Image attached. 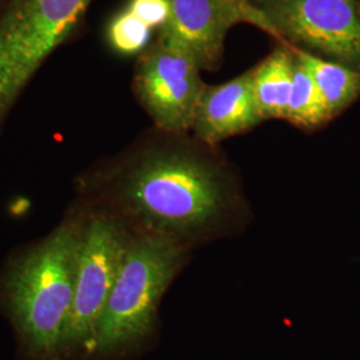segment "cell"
Masks as SVG:
<instances>
[{
    "mask_svg": "<svg viewBox=\"0 0 360 360\" xmlns=\"http://www.w3.org/2000/svg\"><path fill=\"white\" fill-rule=\"evenodd\" d=\"M102 168L96 178L141 232L183 245L217 231L240 200L229 159L188 134L158 129Z\"/></svg>",
    "mask_w": 360,
    "mask_h": 360,
    "instance_id": "cell-1",
    "label": "cell"
},
{
    "mask_svg": "<svg viewBox=\"0 0 360 360\" xmlns=\"http://www.w3.org/2000/svg\"><path fill=\"white\" fill-rule=\"evenodd\" d=\"M80 233L82 223L67 220L22 257L8 276L13 316L28 343L41 352L65 343Z\"/></svg>",
    "mask_w": 360,
    "mask_h": 360,
    "instance_id": "cell-2",
    "label": "cell"
},
{
    "mask_svg": "<svg viewBox=\"0 0 360 360\" xmlns=\"http://www.w3.org/2000/svg\"><path fill=\"white\" fill-rule=\"evenodd\" d=\"M183 257L184 245L172 236L158 232L129 236L90 349L110 351L147 334Z\"/></svg>",
    "mask_w": 360,
    "mask_h": 360,
    "instance_id": "cell-3",
    "label": "cell"
},
{
    "mask_svg": "<svg viewBox=\"0 0 360 360\" xmlns=\"http://www.w3.org/2000/svg\"><path fill=\"white\" fill-rule=\"evenodd\" d=\"M91 0H8L0 13V123L39 67L80 23Z\"/></svg>",
    "mask_w": 360,
    "mask_h": 360,
    "instance_id": "cell-4",
    "label": "cell"
},
{
    "mask_svg": "<svg viewBox=\"0 0 360 360\" xmlns=\"http://www.w3.org/2000/svg\"><path fill=\"white\" fill-rule=\"evenodd\" d=\"M122 223L95 212L82 223L74 302L65 342L91 348L129 242Z\"/></svg>",
    "mask_w": 360,
    "mask_h": 360,
    "instance_id": "cell-5",
    "label": "cell"
},
{
    "mask_svg": "<svg viewBox=\"0 0 360 360\" xmlns=\"http://www.w3.org/2000/svg\"><path fill=\"white\" fill-rule=\"evenodd\" d=\"M276 39L360 72L359 0H269Z\"/></svg>",
    "mask_w": 360,
    "mask_h": 360,
    "instance_id": "cell-6",
    "label": "cell"
},
{
    "mask_svg": "<svg viewBox=\"0 0 360 360\" xmlns=\"http://www.w3.org/2000/svg\"><path fill=\"white\" fill-rule=\"evenodd\" d=\"M200 71L190 52L160 37L141 53L134 90L156 129L191 132L196 105L206 87Z\"/></svg>",
    "mask_w": 360,
    "mask_h": 360,
    "instance_id": "cell-7",
    "label": "cell"
},
{
    "mask_svg": "<svg viewBox=\"0 0 360 360\" xmlns=\"http://www.w3.org/2000/svg\"><path fill=\"white\" fill-rule=\"evenodd\" d=\"M169 18L158 37L186 49L200 70L218 67L229 31L239 23L257 27L276 39L262 8L240 0H168Z\"/></svg>",
    "mask_w": 360,
    "mask_h": 360,
    "instance_id": "cell-8",
    "label": "cell"
},
{
    "mask_svg": "<svg viewBox=\"0 0 360 360\" xmlns=\"http://www.w3.org/2000/svg\"><path fill=\"white\" fill-rule=\"evenodd\" d=\"M263 122L254 96L252 71L248 70L227 83L206 84L196 105L191 132L199 141L218 146Z\"/></svg>",
    "mask_w": 360,
    "mask_h": 360,
    "instance_id": "cell-9",
    "label": "cell"
},
{
    "mask_svg": "<svg viewBox=\"0 0 360 360\" xmlns=\"http://www.w3.org/2000/svg\"><path fill=\"white\" fill-rule=\"evenodd\" d=\"M294 50L281 44L252 71V89L259 114L267 119H285L294 80Z\"/></svg>",
    "mask_w": 360,
    "mask_h": 360,
    "instance_id": "cell-10",
    "label": "cell"
},
{
    "mask_svg": "<svg viewBox=\"0 0 360 360\" xmlns=\"http://www.w3.org/2000/svg\"><path fill=\"white\" fill-rule=\"evenodd\" d=\"M292 49L296 59L304 65L322 92L331 119L359 98V71L294 46Z\"/></svg>",
    "mask_w": 360,
    "mask_h": 360,
    "instance_id": "cell-11",
    "label": "cell"
},
{
    "mask_svg": "<svg viewBox=\"0 0 360 360\" xmlns=\"http://www.w3.org/2000/svg\"><path fill=\"white\" fill-rule=\"evenodd\" d=\"M285 120L306 129H318L331 120L322 92L304 65L296 58L292 90Z\"/></svg>",
    "mask_w": 360,
    "mask_h": 360,
    "instance_id": "cell-12",
    "label": "cell"
},
{
    "mask_svg": "<svg viewBox=\"0 0 360 360\" xmlns=\"http://www.w3.org/2000/svg\"><path fill=\"white\" fill-rule=\"evenodd\" d=\"M151 34L153 30L127 8L114 16L107 28L108 43L123 55L142 53L148 47Z\"/></svg>",
    "mask_w": 360,
    "mask_h": 360,
    "instance_id": "cell-13",
    "label": "cell"
},
{
    "mask_svg": "<svg viewBox=\"0 0 360 360\" xmlns=\"http://www.w3.org/2000/svg\"><path fill=\"white\" fill-rule=\"evenodd\" d=\"M127 10L151 30H162L169 18L168 0H129Z\"/></svg>",
    "mask_w": 360,
    "mask_h": 360,
    "instance_id": "cell-14",
    "label": "cell"
},
{
    "mask_svg": "<svg viewBox=\"0 0 360 360\" xmlns=\"http://www.w3.org/2000/svg\"><path fill=\"white\" fill-rule=\"evenodd\" d=\"M240 1H245V3H251V4L260 6V4H263V3H266V1H269V0H240Z\"/></svg>",
    "mask_w": 360,
    "mask_h": 360,
    "instance_id": "cell-15",
    "label": "cell"
},
{
    "mask_svg": "<svg viewBox=\"0 0 360 360\" xmlns=\"http://www.w3.org/2000/svg\"><path fill=\"white\" fill-rule=\"evenodd\" d=\"M359 16H360V0H359Z\"/></svg>",
    "mask_w": 360,
    "mask_h": 360,
    "instance_id": "cell-16",
    "label": "cell"
}]
</instances>
